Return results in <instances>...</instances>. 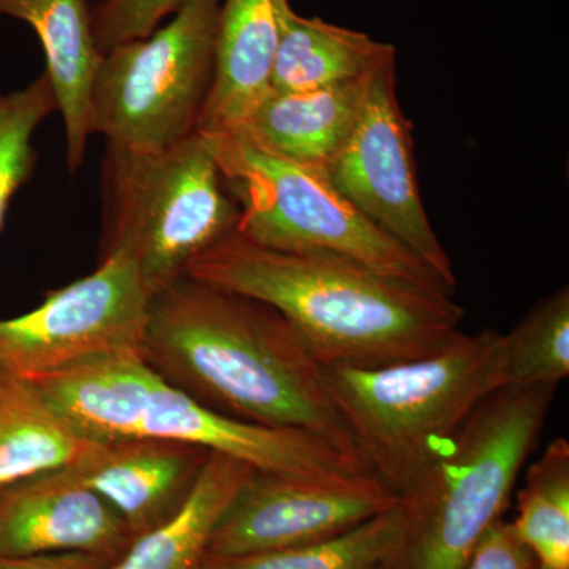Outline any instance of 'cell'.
Here are the masks:
<instances>
[{"mask_svg":"<svg viewBox=\"0 0 569 569\" xmlns=\"http://www.w3.org/2000/svg\"><path fill=\"white\" fill-rule=\"evenodd\" d=\"M32 381L92 443L137 438L178 441L242 460L254 470L316 478L372 475L365 460L313 433L217 413L164 380L140 350L102 356Z\"/></svg>","mask_w":569,"mask_h":569,"instance_id":"3957f363","label":"cell"},{"mask_svg":"<svg viewBox=\"0 0 569 569\" xmlns=\"http://www.w3.org/2000/svg\"><path fill=\"white\" fill-rule=\"evenodd\" d=\"M209 456L194 445L137 438L93 443L69 470L104 498L137 538L183 507Z\"/></svg>","mask_w":569,"mask_h":569,"instance_id":"4fadbf2b","label":"cell"},{"mask_svg":"<svg viewBox=\"0 0 569 569\" xmlns=\"http://www.w3.org/2000/svg\"><path fill=\"white\" fill-rule=\"evenodd\" d=\"M373 475L316 478L253 470L213 530L208 557H242L340 537L399 507Z\"/></svg>","mask_w":569,"mask_h":569,"instance_id":"8fae6325","label":"cell"},{"mask_svg":"<svg viewBox=\"0 0 569 569\" xmlns=\"http://www.w3.org/2000/svg\"><path fill=\"white\" fill-rule=\"evenodd\" d=\"M107 189L104 252L130 254L151 298L238 230V203L200 132L160 151H108Z\"/></svg>","mask_w":569,"mask_h":569,"instance_id":"52a82bcc","label":"cell"},{"mask_svg":"<svg viewBox=\"0 0 569 569\" xmlns=\"http://www.w3.org/2000/svg\"><path fill=\"white\" fill-rule=\"evenodd\" d=\"M0 14L31 26L47 59V77L58 99L71 173L84 160L91 137V91L103 61L88 0H0Z\"/></svg>","mask_w":569,"mask_h":569,"instance_id":"9a60e30c","label":"cell"},{"mask_svg":"<svg viewBox=\"0 0 569 569\" xmlns=\"http://www.w3.org/2000/svg\"><path fill=\"white\" fill-rule=\"evenodd\" d=\"M2 100H3V96H0V103H2Z\"/></svg>","mask_w":569,"mask_h":569,"instance_id":"83f0119b","label":"cell"},{"mask_svg":"<svg viewBox=\"0 0 569 569\" xmlns=\"http://www.w3.org/2000/svg\"><path fill=\"white\" fill-rule=\"evenodd\" d=\"M111 561L91 553H50L21 559H0V569H107Z\"/></svg>","mask_w":569,"mask_h":569,"instance_id":"484cf974","label":"cell"},{"mask_svg":"<svg viewBox=\"0 0 569 569\" xmlns=\"http://www.w3.org/2000/svg\"><path fill=\"white\" fill-rule=\"evenodd\" d=\"M396 86L392 56L370 74L361 116L326 173L369 222L456 290L451 260L438 241L419 193L413 123L400 108Z\"/></svg>","mask_w":569,"mask_h":569,"instance_id":"30bf717a","label":"cell"},{"mask_svg":"<svg viewBox=\"0 0 569 569\" xmlns=\"http://www.w3.org/2000/svg\"><path fill=\"white\" fill-rule=\"evenodd\" d=\"M133 539L118 511L69 468L0 492V559L81 552L116 560Z\"/></svg>","mask_w":569,"mask_h":569,"instance_id":"7c38bea8","label":"cell"},{"mask_svg":"<svg viewBox=\"0 0 569 569\" xmlns=\"http://www.w3.org/2000/svg\"><path fill=\"white\" fill-rule=\"evenodd\" d=\"M186 276L274 307L323 366L380 367L436 353L466 317L451 296L339 254L269 249L238 231L198 254Z\"/></svg>","mask_w":569,"mask_h":569,"instance_id":"7a4b0ae2","label":"cell"},{"mask_svg":"<svg viewBox=\"0 0 569 569\" xmlns=\"http://www.w3.org/2000/svg\"><path fill=\"white\" fill-rule=\"evenodd\" d=\"M538 561L512 529L498 520L479 542L466 569H537Z\"/></svg>","mask_w":569,"mask_h":569,"instance_id":"d4e9b609","label":"cell"},{"mask_svg":"<svg viewBox=\"0 0 569 569\" xmlns=\"http://www.w3.org/2000/svg\"><path fill=\"white\" fill-rule=\"evenodd\" d=\"M92 445L32 380L0 372V492L74 466Z\"/></svg>","mask_w":569,"mask_h":569,"instance_id":"d6986e66","label":"cell"},{"mask_svg":"<svg viewBox=\"0 0 569 569\" xmlns=\"http://www.w3.org/2000/svg\"><path fill=\"white\" fill-rule=\"evenodd\" d=\"M516 535L550 569H569V443L557 438L531 463L519 490Z\"/></svg>","mask_w":569,"mask_h":569,"instance_id":"44dd1931","label":"cell"},{"mask_svg":"<svg viewBox=\"0 0 569 569\" xmlns=\"http://www.w3.org/2000/svg\"><path fill=\"white\" fill-rule=\"evenodd\" d=\"M556 385L503 387L400 496L403 535L389 569H466L503 518L552 408Z\"/></svg>","mask_w":569,"mask_h":569,"instance_id":"5b68a950","label":"cell"},{"mask_svg":"<svg viewBox=\"0 0 569 569\" xmlns=\"http://www.w3.org/2000/svg\"><path fill=\"white\" fill-rule=\"evenodd\" d=\"M284 0H222L217 22L216 59L198 132L241 129L271 91V73Z\"/></svg>","mask_w":569,"mask_h":569,"instance_id":"5bb4252c","label":"cell"},{"mask_svg":"<svg viewBox=\"0 0 569 569\" xmlns=\"http://www.w3.org/2000/svg\"><path fill=\"white\" fill-rule=\"evenodd\" d=\"M537 569H550V568L541 567V565H538Z\"/></svg>","mask_w":569,"mask_h":569,"instance_id":"4316f807","label":"cell"},{"mask_svg":"<svg viewBox=\"0 0 569 569\" xmlns=\"http://www.w3.org/2000/svg\"><path fill=\"white\" fill-rule=\"evenodd\" d=\"M187 0H100L92 7L97 47L107 54L129 41L146 39Z\"/></svg>","mask_w":569,"mask_h":569,"instance_id":"cb8c5ba5","label":"cell"},{"mask_svg":"<svg viewBox=\"0 0 569 569\" xmlns=\"http://www.w3.org/2000/svg\"><path fill=\"white\" fill-rule=\"evenodd\" d=\"M59 111L50 78L40 74L0 103V231L11 198L31 178L36 164L32 137L41 122Z\"/></svg>","mask_w":569,"mask_h":569,"instance_id":"603a6c76","label":"cell"},{"mask_svg":"<svg viewBox=\"0 0 569 569\" xmlns=\"http://www.w3.org/2000/svg\"><path fill=\"white\" fill-rule=\"evenodd\" d=\"M201 134L238 203L239 234L283 252L339 254L380 274L455 295L429 266L369 222L325 170L277 156L239 130Z\"/></svg>","mask_w":569,"mask_h":569,"instance_id":"8992f818","label":"cell"},{"mask_svg":"<svg viewBox=\"0 0 569 569\" xmlns=\"http://www.w3.org/2000/svg\"><path fill=\"white\" fill-rule=\"evenodd\" d=\"M140 353L217 413L313 433L362 459L329 396L325 366L274 307L183 276L152 296Z\"/></svg>","mask_w":569,"mask_h":569,"instance_id":"6da1fadb","label":"cell"},{"mask_svg":"<svg viewBox=\"0 0 569 569\" xmlns=\"http://www.w3.org/2000/svg\"><path fill=\"white\" fill-rule=\"evenodd\" d=\"M151 299L133 258L104 252L92 274L51 291L32 312L0 320V372L41 380L140 350Z\"/></svg>","mask_w":569,"mask_h":569,"instance_id":"9c48e42d","label":"cell"},{"mask_svg":"<svg viewBox=\"0 0 569 569\" xmlns=\"http://www.w3.org/2000/svg\"><path fill=\"white\" fill-rule=\"evenodd\" d=\"M325 381L370 473L400 497L473 411L507 387L503 335L459 331L436 353L396 365L325 366Z\"/></svg>","mask_w":569,"mask_h":569,"instance_id":"277c9868","label":"cell"},{"mask_svg":"<svg viewBox=\"0 0 569 569\" xmlns=\"http://www.w3.org/2000/svg\"><path fill=\"white\" fill-rule=\"evenodd\" d=\"M370 74L312 91H269L238 130L277 156L326 171L361 116Z\"/></svg>","mask_w":569,"mask_h":569,"instance_id":"2e32d148","label":"cell"},{"mask_svg":"<svg viewBox=\"0 0 569 569\" xmlns=\"http://www.w3.org/2000/svg\"><path fill=\"white\" fill-rule=\"evenodd\" d=\"M222 0H187L146 39L103 56L91 91V133L108 151L153 152L198 132L213 77Z\"/></svg>","mask_w":569,"mask_h":569,"instance_id":"ba28073f","label":"cell"},{"mask_svg":"<svg viewBox=\"0 0 569 569\" xmlns=\"http://www.w3.org/2000/svg\"><path fill=\"white\" fill-rule=\"evenodd\" d=\"M503 340L507 387H559L569 373L568 287L539 301Z\"/></svg>","mask_w":569,"mask_h":569,"instance_id":"7402d4cb","label":"cell"},{"mask_svg":"<svg viewBox=\"0 0 569 569\" xmlns=\"http://www.w3.org/2000/svg\"><path fill=\"white\" fill-rule=\"evenodd\" d=\"M402 535L399 505L328 541L253 556L206 557L201 569H389Z\"/></svg>","mask_w":569,"mask_h":569,"instance_id":"ffe728a7","label":"cell"},{"mask_svg":"<svg viewBox=\"0 0 569 569\" xmlns=\"http://www.w3.org/2000/svg\"><path fill=\"white\" fill-rule=\"evenodd\" d=\"M392 56V44L320 18L301 17L284 0L271 91L305 92L358 80Z\"/></svg>","mask_w":569,"mask_h":569,"instance_id":"e0dca14e","label":"cell"},{"mask_svg":"<svg viewBox=\"0 0 569 569\" xmlns=\"http://www.w3.org/2000/svg\"><path fill=\"white\" fill-rule=\"evenodd\" d=\"M254 470L242 460L211 452L178 512L140 535L107 569H201L217 522Z\"/></svg>","mask_w":569,"mask_h":569,"instance_id":"ac0fdd59","label":"cell"}]
</instances>
